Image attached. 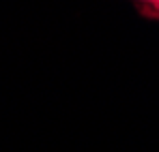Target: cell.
I'll use <instances>...</instances> for the list:
<instances>
[{"instance_id":"6da1fadb","label":"cell","mask_w":159,"mask_h":152,"mask_svg":"<svg viewBox=\"0 0 159 152\" xmlns=\"http://www.w3.org/2000/svg\"><path fill=\"white\" fill-rule=\"evenodd\" d=\"M144 11H148L151 15H155V17H159V2H157V4H153V7H146Z\"/></svg>"},{"instance_id":"7a4b0ae2","label":"cell","mask_w":159,"mask_h":152,"mask_svg":"<svg viewBox=\"0 0 159 152\" xmlns=\"http://www.w3.org/2000/svg\"><path fill=\"white\" fill-rule=\"evenodd\" d=\"M140 2H142V4H144V9H146V7H153V4H157L159 0H140Z\"/></svg>"}]
</instances>
